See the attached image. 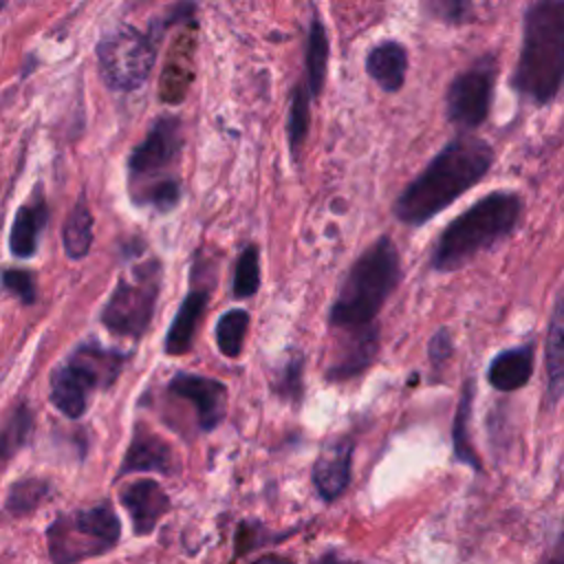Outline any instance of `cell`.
<instances>
[{"label": "cell", "instance_id": "cell-1", "mask_svg": "<svg viewBox=\"0 0 564 564\" xmlns=\"http://www.w3.org/2000/svg\"><path fill=\"white\" fill-rule=\"evenodd\" d=\"M494 148L469 132L447 141L394 200L399 223L419 227L478 185L494 165Z\"/></svg>", "mask_w": 564, "mask_h": 564}, {"label": "cell", "instance_id": "cell-2", "mask_svg": "<svg viewBox=\"0 0 564 564\" xmlns=\"http://www.w3.org/2000/svg\"><path fill=\"white\" fill-rule=\"evenodd\" d=\"M564 86V0H531L511 88L533 106H549Z\"/></svg>", "mask_w": 564, "mask_h": 564}, {"label": "cell", "instance_id": "cell-3", "mask_svg": "<svg viewBox=\"0 0 564 564\" xmlns=\"http://www.w3.org/2000/svg\"><path fill=\"white\" fill-rule=\"evenodd\" d=\"M522 207V196L511 189H496L478 198L441 231L432 251V269L456 271L505 240L518 227Z\"/></svg>", "mask_w": 564, "mask_h": 564}, {"label": "cell", "instance_id": "cell-4", "mask_svg": "<svg viewBox=\"0 0 564 564\" xmlns=\"http://www.w3.org/2000/svg\"><path fill=\"white\" fill-rule=\"evenodd\" d=\"M401 280V258L390 236H379L348 269L330 306L328 322L337 330L375 324L377 313Z\"/></svg>", "mask_w": 564, "mask_h": 564}, {"label": "cell", "instance_id": "cell-5", "mask_svg": "<svg viewBox=\"0 0 564 564\" xmlns=\"http://www.w3.org/2000/svg\"><path fill=\"white\" fill-rule=\"evenodd\" d=\"M119 535L121 522L108 500L90 509L59 513L46 531L48 557L53 564H79L108 553Z\"/></svg>", "mask_w": 564, "mask_h": 564}, {"label": "cell", "instance_id": "cell-6", "mask_svg": "<svg viewBox=\"0 0 564 564\" xmlns=\"http://www.w3.org/2000/svg\"><path fill=\"white\" fill-rule=\"evenodd\" d=\"M126 364V355L101 348L99 344H82L51 375V403L68 419L84 414L90 392L110 386Z\"/></svg>", "mask_w": 564, "mask_h": 564}, {"label": "cell", "instance_id": "cell-7", "mask_svg": "<svg viewBox=\"0 0 564 564\" xmlns=\"http://www.w3.org/2000/svg\"><path fill=\"white\" fill-rule=\"evenodd\" d=\"M104 84L117 93L141 88L156 64V33L119 24L104 33L95 48Z\"/></svg>", "mask_w": 564, "mask_h": 564}, {"label": "cell", "instance_id": "cell-8", "mask_svg": "<svg viewBox=\"0 0 564 564\" xmlns=\"http://www.w3.org/2000/svg\"><path fill=\"white\" fill-rule=\"evenodd\" d=\"M161 289V262L150 258L121 275L101 311L104 326L119 337H141L154 315Z\"/></svg>", "mask_w": 564, "mask_h": 564}, {"label": "cell", "instance_id": "cell-9", "mask_svg": "<svg viewBox=\"0 0 564 564\" xmlns=\"http://www.w3.org/2000/svg\"><path fill=\"white\" fill-rule=\"evenodd\" d=\"M183 141V123L176 115H161L152 121L126 161L130 198L156 183L178 178L170 174V167L178 161Z\"/></svg>", "mask_w": 564, "mask_h": 564}, {"label": "cell", "instance_id": "cell-10", "mask_svg": "<svg viewBox=\"0 0 564 564\" xmlns=\"http://www.w3.org/2000/svg\"><path fill=\"white\" fill-rule=\"evenodd\" d=\"M498 59L491 53L476 57L467 68L454 75L445 93V117L460 132H471L489 117Z\"/></svg>", "mask_w": 564, "mask_h": 564}, {"label": "cell", "instance_id": "cell-11", "mask_svg": "<svg viewBox=\"0 0 564 564\" xmlns=\"http://www.w3.org/2000/svg\"><path fill=\"white\" fill-rule=\"evenodd\" d=\"M167 392L189 401L196 408L198 425L205 432H212L225 416L227 410V388L218 379L178 372L170 379Z\"/></svg>", "mask_w": 564, "mask_h": 564}, {"label": "cell", "instance_id": "cell-12", "mask_svg": "<svg viewBox=\"0 0 564 564\" xmlns=\"http://www.w3.org/2000/svg\"><path fill=\"white\" fill-rule=\"evenodd\" d=\"M119 500L128 511L137 535H150L170 509V498L165 489L152 478H141L126 485L119 491Z\"/></svg>", "mask_w": 564, "mask_h": 564}, {"label": "cell", "instance_id": "cell-13", "mask_svg": "<svg viewBox=\"0 0 564 564\" xmlns=\"http://www.w3.org/2000/svg\"><path fill=\"white\" fill-rule=\"evenodd\" d=\"M174 452L170 443L152 432L145 423L134 427L132 441L128 445L126 458L119 467V476L134 474V471H161V474H172L174 471Z\"/></svg>", "mask_w": 564, "mask_h": 564}, {"label": "cell", "instance_id": "cell-14", "mask_svg": "<svg viewBox=\"0 0 564 564\" xmlns=\"http://www.w3.org/2000/svg\"><path fill=\"white\" fill-rule=\"evenodd\" d=\"M350 460H352V441L339 436L330 441L313 465V485L324 500L339 498L350 482Z\"/></svg>", "mask_w": 564, "mask_h": 564}, {"label": "cell", "instance_id": "cell-15", "mask_svg": "<svg viewBox=\"0 0 564 564\" xmlns=\"http://www.w3.org/2000/svg\"><path fill=\"white\" fill-rule=\"evenodd\" d=\"M48 220V205L42 187L37 185L26 203H22L13 216L9 231V251L15 258H31L37 251L40 236Z\"/></svg>", "mask_w": 564, "mask_h": 564}, {"label": "cell", "instance_id": "cell-16", "mask_svg": "<svg viewBox=\"0 0 564 564\" xmlns=\"http://www.w3.org/2000/svg\"><path fill=\"white\" fill-rule=\"evenodd\" d=\"M348 337L337 355V359L330 364L326 377L330 381H346L364 372L377 357L379 350V333L377 326H364L355 330H344Z\"/></svg>", "mask_w": 564, "mask_h": 564}, {"label": "cell", "instance_id": "cell-17", "mask_svg": "<svg viewBox=\"0 0 564 564\" xmlns=\"http://www.w3.org/2000/svg\"><path fill=\"white\" fill-rule=\"evenodd\" d=\"M546 403L555 405L564 394V286L560 289L546 330Z\"/></svg>", "mask_w": 564, "mask_h": 564}, {"label": "cell", "instance_id": "cell-18", "mask_svg": "<svg viewBox=\"0 0 564 564\" xmlns=\"http://www.w3.org/2000/svg\"><path fill=\"white\" fill-rule=\"evenodd\" d=\"M368 77L386 93H397L405 84L408 51L397 40H383L375 44L366 55Z\"/></svg>", "mask_w": 564, "mask_h": 564}, {"label": "cell", "instance_id": "cell-19", "mask_svg": "<svg viewBox=\"0 0 564 564\" xmlns=\"http://www.w3.org/2000/svg\"><path fill=\"white\" fill-rule=\"evenodd\" d=\"M209 302L207 289H189L185 300L181 302V308L176 317L172 319V326L165 335V352L167 355H185L192 348L194 333L205 315Z\"/></svg>", "mask_w": 564, "mask_h": 564}, {"label": "cell", "instance_id": "cell-20", "mask_svg": "<svg viewBox=\"0 0 564 564\" xmlns=\"http://www.w3.org/2000/svg\"><path fill=\"white\" fill-rule=\"evenodd\" d=\"M533 375V346H516L498 352L489 368L487 379L500 392H513L529 383Z\"/></svg>", "mask_w": 564, "mask_h": 564}, {"label": "cell", "instance_id": "cell-21", "mask_svg": "<svg viewBox=\"0 0 564 564\" xmlns=\"http://www.w3.org/2000/svg\"><path fill=\"white\" fill-rule=\"evenodd\" d=\"M328 33L326 26L319 18V13L313 15L311 26H308V35H306V46H304V84L308 86L313 99H317L322 95V88L326 84V75H328Z\"/></svg>", "mask_w": 564, "mask_h": 564}, {"label": "cell", "instance_id": "cell-22", "mask_svg": "<svg viewBox=\"0 0 564 564\" xmlns=\"http://www.w3.org/2000/svg\"><path fill=\"white\" fill-rule=\"evenodd\" d=\"M93 212L84 198V194L77 198L73 209L68 212L62 229V242L64 251L70 260H82L88 256L93 247Z\"/></svg>", "mask_w": 564, "mask_h": 564}, {"label": "cell", "instance_id": "cell-23", "mask_svg": "<svg viewBox=\"0 0 564 564\" xmlns=\"http://www.w3.org/2000/svg\"><path fill=\"white\" fill-rule=\"evenodd\" d=\"M311 101L313 95L308 90V86L302 82H297L293 86L291 93V101H289V115H286V139H289V150L291 156L297 161L308 134V126H311Z\"/></svg>", "mask_w": 564, "mask_h": 564}, {"label": "cell", "instance_id": "cell-24", "mask_svg": "<svg viewBox=\"0 0 564 564\" xmlns=\"http://www.w3.org/2000/svg\"><path fill=\"white\" fill-rule=\"evenodd\" d=\"M471 403H474V381H467L463 386V394H460V403L456 408V416H454V427H452V441H454V456L460 463H467L471 469L480 471V460L476 456V449L469 443V434H467V425H469V414H471Z\"/></svg>", "mask_w": 564, "mask_h": 564}, {"label": "cell", "instance_id": "cell-25", "mask_svg": "<svg viewBox=\"0 0 564 564\" xmlns=\"http://www.w3.org/2000/svg\"><path fill=\"white\" fill-rule=\"evenodd\" d=\"M249 328V313L245 308H231L216 322V344L218 350L234 359L242 352L245 335Z\"/></svg>", "mask_w": 564, "mask_h": 564}, {"label": "cell", "instance_id": "cell-26", "mask_svg": "<svg viewBox=\"0 0 564 564\" xmlns=\"http://www.w3.org/2000/svg\"><path fill=\"white\" fill-rule=\"evenodd\" d=\"M260 286V251L256 245H247L234 267V284L231 295L242 300L251 297Z\"/></svg>", "mask_w": 564, "mask_h": 564}, {"label": "cell", "instance_id": "cell-27", "mask_svg": "<svg viewBox=\"0 0 564 564\" xmlns=\"http://www.w3.org/2000/svg\"><path fill=\"white\" fill-rule=\"evenodd\" d=\"M48 496V485L37 478H24L11 485L7 494V509L13 516H24L42 505V500Z\"/></svg>", "mask_w": 564, "mask_h": 564}, {"label": "cell", "instance_id": "cell-28", "mask_svg": "<svg viewBox=\"0 0 564 564\" xmlns=\"http://www.w3.org/2000/svg\"><path fill=\"white\" fill-rule=\"evenodd\" d=\"M33 427V416H31V410L24 405V403H18L13 408V412L9 414L7 423H4V430H2V454H4V460L24 445L29 432Z\"/></svg>", "mask_w": 564, "mask_h": 564}, {"label": "cell", "instance_id": "cell-29", "mask_svg": "<svg viewBox=\"0 0 564 564\" xmlns=\"http://www.w3.org/2000/svg\"><path fill=\"white\" fill-rule=\"evenodd\" d=\"M425 11L449 26H463L474 18L471 0H423Z\"/></svg>", "mask_w": 564, "mask_h": 564}, {"label": "cell", "instance_id": "cell-30", "mask_svg": "<svg viewBox=\"0 0 564 564\" xmlns=\"http://www.w3.org/2000/svg\"><path fill=\"white\" fill-rule=\"evenodd\" d=\"M2 284L9 293H13L22 304L35 302V280L24 269H7L2 275Z\"/></svg>", "mask_w": 564, "mask_h": 564}, {"label": "cell", "instance_id": "cell-31", "mask_svg": "<svg viewBox=\"0 0 564 564\" xmlns=\"http://www.w3.org/2000/svg\"><path fill=\"white\" fill-rule=\"evenodd\" d=\"M280 394L286 399H302V357L291 359L280 372Z\"/></svg>", "mask_w": 564, "mask_h": 564}, {"label": "cell", "instance_id": "cell-32", "mask_svg": "<svg viewBox=\"0 0 564 564\" xmlns=\"http://www.w3.org/2000/svg\"><path fill=\"white\" fill-rule=\"evenodd\" d=\"M427 352H430V359H432L434 366L443 364L452 355V337H449L447 328H441V330L434 333V337L430 339Z\"/></svg>", "mask_w": 564, "mask_h": 564}, {"label": "cell", "instance_id": "cell-33", "mask_svg": "<svg viewBox=\"0 0 564 564\" xmlns=\"http://www.w3.org/2000/svg\"><path fill=\"white\" fill-rule=\"evenodd\" d=\"M311 564H357V562L346 560V557H341V555H339V553H335V551H328V553H324V555L315 557Z\"/></svg>", "mask_w": 564, "mask_h": 564}, {"label": "cell", "instance_id": "cell-34", "mask_svg": "<svg viewBox=\"0 0 564 564\" xmlns=\"http://www.w3.org/2000/svg\"><path fill=\"white\" fill-rule=\"evenodd\" d=\"M544 564H564V529H562V533H560V542H557L553 555H551Z\"/></svg>", "mask_w": 564, "mask_h": 564}, {"label": "cell", "instance_id": "cell-35", "mask_svg": "<svg viewBox=\"0 0 564 564\" xmlns=\"http://www.w3.org/2000/svg\"><path fill=\"white\" fill-rule=\"evenodd\" d=\"M251 564H293V562L286 560V557H280V555H262Z\"/></svg>", "mask_w": 564, "mask_h": 564}]
</instances>
